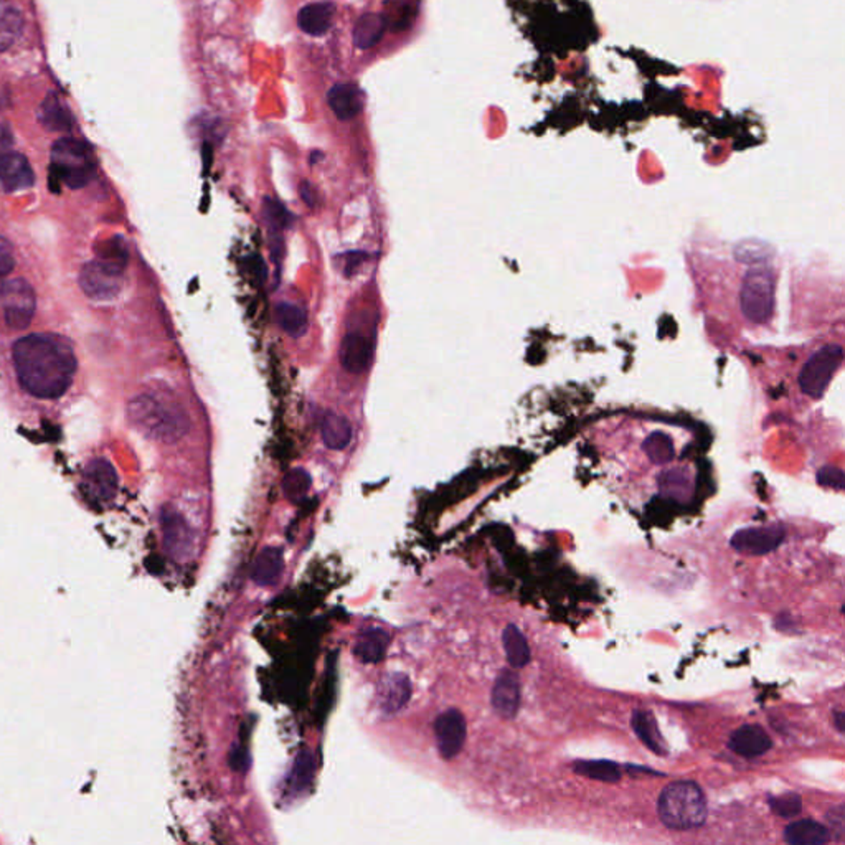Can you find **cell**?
<instances>
[{
	"mask_svg": "<svg viewBox=\"0 0 845 845\" xmlns=\"http://www.w3.org/2000/svg\"><path fill=\"white\" fill-rule=\"evenodd\" d=\"M786 532L781 525L750 527L737 532L732 538V547L739 553L766 555L779 547L785 540Z\"/></svg>",
	"mask_w": 845,
	"mask_h": 845,
	"instance_id": "obj_11",
	"label": "cell"
},
{
	"mask_svg": "<svg viewBox=\"0 0 845 845\" xmlns=\"http://www.w3.org/2000/svg\"><path fill=\"white\" fill-rule=\"evenodd\" d=\"M128 262L98 256L93 262L84 264L80 273V286L84 294L95 301H111L116 298L122 287L124 268Z\"/></svg>",
	"mask_w": 845,
	"mask_h": 845,
	"instance_id": "obj_6",
	"label": "cell"
},
{
	"mask_svg": "<svg viewBox=\"0 0 845 845\" xmlns=\"http://www.w3.org/2000/svg\"><path fill=\"white\" fill-rule=\"evenodd\" d=\"M774 273L766 262H753L739 279V312L747 324H770L774 310Z\"/></svg>",
	"mask_w": 845,
	"mask_h": 845,
	"instance_id": "obj_4",
	"label": "cell"
},
{
	"mask_svg": "<svg viewBox=\"0 0 845 845\" xmlns=\"http://www.w3.org/2000/svg\"><path fill=\"white\" fill-rule=\"evenodd\" d=\"M657 814L669 829H695L707 819V798L697 783L676 781L662 789L657 801Z\"/></svg>",
	"mask_w": 845,
	"mask_h": 845,
	"instance_id": "obj_3",
	"label": "cell"
},
{
	"mask_svg": "<svg viewBox=\"0 0 845 845\" xmlns=\"http://www.w3.org/2000/svg\"><path fill=\"white\" fill-rule=\"evenodd\" d=\"M35 176L27 157L13 149V136L7 124H0V189L7 193L27 191Z\"/></svg>",
	"mask_w": 845,
	"mask_h": 845,
	"instance_id": "obj_8",
	"label": "cell"
},
{
	"mask_svg": "<svg viewBox=\"0 0 845 845\" xmlns=\"http://www.w3.org/2000/svg\"><path fill=\"white\" fill-rule=\"evenodd\" d=\"M492 707L502 718H513L520 708V680L512 670H502L492 687Z\"/></svg>",
	"mask_w": 845,
	"mask_h": 845,
	"instance_id": "obj_14",
	"label": "cell"
},
{
	"mask_svg": "<svg viewBox=\"0 0 845 845\" xmlns=\"http://www.w3.org/2000/svg\"><path fill=\"white\" fill-rule=\"evenodd\" d=\"M372 357H373V344L365 333L360 331H348L342 337L339 360L346 372L352 375H360L367 372L372 364Z\"/></svg>",
	"mask_w": 845,
	"mask_h": 845,
	"instance_id": "obj_13",
	"label": "cell"
},
{
	"mask_svg": "<svg viewBox=\"0 0 845 845\" xmlns=\"http://www.w3.org/2000/svg\"><path fill=\"white\" fill-rule=\"evenodd\" d=\"M327 105L340 121L354 120L364 109V96L354 84H335L327 93Z\"/></svg>",
	"mask_w": 845,
	"mask_h": 845,
	"instance_id": "obj_18",
	"label": "cell"
},
{
	"mask_svg": "<svg viewBox=\"0 0 845 845\" xmlns=\"http://www.w3.org/2000/svg\"><path fill=\"white\" fill-rule=\"evenodd\" d=\"M128 418L134 428L149 440L174 444L191 429L185 408L155 393H141L128 406Z\"/></svg>",
	"mask_w": 845,
	"mask_h": 845,
	"instance_id": "obj_2",
	"label": "cell"
},
{
	"mask_svg": "<svg viewBox=\"0 0 845 845\" xmlns=\"http://www.w3.org/2000/svg\"><path fill=\"white\" fill-rule=\"evenodd\" d=\"M831 839V831L821 822L802 819L791 822L785 831V841L791 845H821Z\"/></svg>",
	"mask_w": 845,
	"mask_h": 845,
	"instance_id": "obj_23",
	"label": "cell"
},
{
	"mask_svg": "<svg viewBox=\"0 0 845 845\" xmlns=\"http://www.w3.org/2000/svg\"><path fill=\"white\" fill-rule=\"evenodd\" d=\"M15 268V253L12 243L0 237V278H5Z\"/></svg>",
	"mask_w": 845,
	"mask_h": 845,
	"instance_id": "obj_35",
	"label": "cell"
},
{
	"mask_svg": "<svg viewBox=\"0 0 845 845\" xmlns=\"http://www.w3.org/2000/svg\"><path fill=\"white\" fill-rule=\"evenodd\" d=\"M411 7L403 0H392L385 5V24L390 25L393 30H403L411 20Z\"/></svg>",
	"mask_w": 845,
	"mask_h": 845,
	"instance_id": "obj_32",
	"label": "cell"
},
{
	"mask_svg": "<svg viewBox=\"0 0 845 845\" xmlns=\"http://www.w3.org/2000/svg\"><path fill=\"white\" fill-rule=\"evenodd\" d=\"M773 741L760 725H743L732 733L728 748L743 758H758L771 750Z\"/></svg>",
	"mask_w": 845,
	"mask_h": 845,
	"instance_id": "obj_15",
	"label": "cell"
},
{
	"mask_svg": "<svg viewBox=\"0 0 845 845\" xmlns=\"http://www.w3.org/2000/svg\"><path fill=\"white\" fill-rule=\"evenodd\" d=\"M467 737V724L465 715L456 708H450L438 715L434 720V739L436 748L442 760H453L463 747Z\"/></svg>",
	"mask_w": 845,
	"mask_h": 845,
	"instance_id": "obj_10",
	"label": "cell"
},
{
	"mask_svg": "<svg viewBox=\"0 0 845 845\" xmlns=\"http://www.w3.org/2000/svg\"><path fill=\"white\" fill-rule=\"evenodd\" d=\"M13 367L25 392L42 400H55L72 387L78 360L70 342L61 335L30 333L15 342Z\"/></svg>",
	"mask_w": 845,
	"mask_h": 845,
	"instance_id": "obj_1",
	"label": "cell"
},
{
	"mask_svg": "<svg viewBox=\"0 0 845 845\" xmlns=\"http://www.w3.org/2000/svg\"><path fill=\"white\" fill-rule=\"evenodd\" d=\"M387 30L385 19L380 13H365L354 27V43L360 50L375 47Z\"/></svg>",
	"mask_w": 845,
	"mask_h": 845,
	"instance_id": "obj_25",
	"label": "cell"
},
{
	"mask_svg": "<svg viewBox=\"0 0 845 845\" xmlns=\"http://www.w3.org/2000/svg\"><path fill=\"white\" fill-rule=\"evenodd\" d=\"M51 167L59 179L70 189H82L95 176V160L83 143L63 137L51 149Z\"/></svg>",
	"mask_w": 845,
	"mask_h": 845,
	"instance_id": "obj_5",
	"label": "cell"
},
{
	"mask_svg": "<svg viewBox=\"0 0 845 845\" xmlns=\"http://www.w3.org/2000/svg\"><path fill=\"white\" fill-rule=\"evenodd\" d=\"M24 27L22 11L11 0H0V53L15 45L24 34Z\"/></svg>",
	"mask_w": 845,
	"mask_h": 845,
	"instance_id": "obj_22",
	"label": "cell"
},
{
	"mask_svg": "<svg viewBox=\"0 0 845 845\" xmlns=\"http://www.w3.org/2000/svg\"><path fill=\"white\" fill-rule=\"evenodd\" d=\"M388 645H390L388 632L379 628H369L358 634L354 654L364 664H377L387 655Z\"/></svg>",
	"mask_w": 845,
	"mask_h": 845,
	"instance_id": "obj_21",
	"label": "cell"
},
{
	"mask_svg": "<svg viewBox=\"0 0 845 845\" xmlns=\"http://www.w3.org/2000/svg\"><path fill=\"white\" fill-rule=\"evenodd\" d=\"M314 770H316V764L309 751L299 753L289 774V785L293 787V791L308 789L314 778Z\"/></svg>",
	"mask_w": 845,
	"mask_h": 845,
	"instance_id": "obj_30",
	"label": "cell"
},
{
	"mask_svg": "<svg viewBox=\"0 0 845 845\" xmlns=\"http://www.w3.org/2000/svg\"><path fill=\"white\" fill-rule=\"evenodd\" d=\"M770 808L776 816L783 819H793L802 810V801L796 793H787L783 796L770 798Z\"/></svg>",
	"mask_w": 845,
	"mask_h": 845,
	"instance_id": "obj_33",
	"label": "cell"
},
{
	"mask_svg": "<svg viewBox=\"0 0 845 845\" xmlns=\"http://www.w3.org/2000/svg\"><path fill=\"white\" fill-rule=\"evenodd\" d=\"M262 212H264V218L268 220V223L274 230H283V228L289 227V223L293 222V215L289 214L286 207L283 203L274 200V199L264 200Z\"/></svg>",
	"mask_w": 845,
	"mask_h": 845,
	"instance_id": "obj_34",
	"label": "cell"
},
{
	"mask_svg": "<svg viewBox=\"0 0 845 845\" xmlns=\"http://www.w3.org/2000/svg\"><path fill=\"white\" fill-rule=\"evenodd\" d=\"M283 570H285L283 552L278 547L262 548L253 563L251 580L262 588L273 586L281 578Z\"/></svg>",
	"mask_w": 845,
	"mask_h": 845,
	"instance_id": "obj_19",
	"label": "cell"
},
{
	"mask_svg": "<svg viewBox=\"0 0 845 845\" xmlns=\"http://www.w3.org/2000/svg\"><path fill=\"white\" fill-rule=\"evenodd\" d=\"M310 476L304 469H293L283 479V492L291 502H299L308 496Z\"/></svg>",
	"mask_w": 845,
	"mask_h": 845,
	"instance_id": "obj_31",
	"label": "cell"
},
{
	"mask_svg": "<svg viewBox=\"0 0 845 845\" xmlns=\"http://www.w3.org/2000/svg\"><path fill=\"white\" fill-rule=\"evenodd\" d=\"M818 482L822 484V486H829V488L842 490V489H844V474H842V471H839V469L825 467V469H822L821 473L818 474Z\"/></svg>",
	"mask_w": 845,
	"mask_h": 845,
	"instance_id": "obj_36",
	"label": "cell"
},
{
	"mask_svg": "<svg viewBox=\"0 0 845 845\" xmlns=\"http://www.w3.org/2000/svg\"><path fill=\"white\" fill-rule=\"evenodd\" d=\"M632 730L636 735L643 741L644 745L651 751H654L659 756H666V741L662 739L659 726L655 722L654 715L645 710H636L632 714Z\"/></svg>",
	"mask_w": 845,
	"mask_h": 845,
	"instance_id": "obj_24",
	"label": "cell"
},
{
	"mask_svg": "<svg viewBox=\"0 0 845 845\" xmlns=\"http://www.w3.org/2000/svg\"><path fill=\"white\" fill-rule=\"evenodd\" d=\"M842 347L839 344L822 346L810 356L799 373L801 390L810 398L822 396L827 385L833 380L835 372L842 365Z\"/></svg>",
	"mask_w": 845,
	"mask_h": 845,
	"instance_id": "obj_7",
	"label": "cell"
},
{
	"mask_svg": "<svg viewBox=\"0 0 845 845\" xmlns=\"http://www.w3.org/2000/svg\"><path fill=\"white\" fill-rule=\"evenodd\" d=\"M502 644H504V651L507 655V661L513 669H522L530 662L528 644H527V639H525L522 631L515 624H509L504 630Z\"/></svg>",
	"mask_w": 845,
	"mask_h": 845,
	"instance_id": "obj_27",
	"label": "cell"
},
{
	"mask_svg": "<svg viewBox=\"0 0 845 845\" xmlns=\"http://www.w3.org/2000/svg\"><path fill=\"white\" fill-rule=\"evenodd\" d=\"M83 494L91 502L113 499L118 490V476L114 467L106 459H95L86 466L83 473Z\"/></svg>",
	"mask_w": 845,
	"mask_h": 845,
	"instance_id": "obj_12",
	"label": "cell"
},
{
	"mask_svg": "<svg viewBox=\"0 0 845 845\" xmlns=\"http://www.w3.org/2000/svg\"><path fill=\"white\" fill-rule=\"evenodd\" d=\"M335 15V7L331 2H314L301 9L298 24L304 34L321 36L331 30Z\"/></svg>",
	"mask_w": 845,
	"mask_h": 845,
	"instance_id": "obj_20",
	"label": "cell"
},
{
	"mask_svg": "<svg viewBox=\"0 0 845 845\" xmlns=\"http://www.w3.org/2000/svg\"><path fill=\"white\" fill-rule=\"evenodd\" d=\"M844 716L845 714L842 710H837V712L833 714V722H835V728H837L839 733H844Z\"/></svg>",
	"mask_w": 845,
	"mask_h": 845,
	"instance_id": "obj_39",
	"label": "cell"
},
{
	"mask_svg": "<svg viewBox=\"0 0 845 845\" xmlns=\"http://www.w3.org/2000/svg\"><path fill=\"white\" fill-rule=\"evenodd\" d=\"M321 440L333 451H344L354 440V426L344 415L325 411L319 425Z\"/></svg>",
	"mask_w": 845,
	"mask_h": 845,
	"instance_id": "obj_17",
	"label": "cell"
},
{
	"mask_svg": "<svg viewBox=\"0 0 845 845\" xmlns=\"http://www.w3.org/2000/svg\"><path fill=\"white\" fill-rule=\"evenodd\" d=\"M575 773L591 778L596 781L616 783L621 779V770L618 764L606 760H590V762H576L573 764Z\"/></svg>",
	"mask_w": 845,
	"mask_h": 845,
	"instance_id": "obj_28",
	"label": "cell"
},
{
	"mask_svg": "<svg viewBox=\"0 0 845 845\" xmlns=\"http://www.w3.org/2000/svg\"><path fill=\"white\" fill-rule=\"evenodd\" d=\"M301 195H302L304 202L308 203L309 207L316 205V191H314V187L309 185V184L304 182V184L301 185Z\"/></svg>",
	"mask_w": 845,
	"mask_h": 845,
	"instance_id": "obj_38",
	"label": "cell"
},
{
	"mask_svg": "<svg viewBox=\"0 0 845 845\" xmlns=\"http://www.w3.org/2000/svg\"><path fill=\"white\" fill-rule=\"evenodd\" d=\"M410 699H411V682L405 674L395 672L387 676L381 682L379 703L383 714H398L402 708H405Z\"/></svg>",
	"mask_w": 845,
	"mask_h": 845,
	"instance_id": "obj_16",
	"label": "cell"
},
{
	"mask_svg": "<svg viewBox=\"0 0 845 845\" xmlns=\"http://www.w3.org/2000/svg\"><path fill=\"white\" fill-rule=\"evenodd\" d=\"M827 822L833 833H837L839 837L844 835L845 810L844 804H839L827 812Z\"/></svg>",
	"mask_w": 845,
	"mask_h": 845,
	"instance_id": "obj_37",
	"label": "cell"
},
{
	"mask_svg": "<svg viewBox=\"0 0 845 845\" xmlns=\"http://www.w3.org/2000/svg\"><path fill=\"white\" fill-rule=\"evenodd\" d=\"M40 121L50 131H68L70 129V116L65 111V107L61 106L60 101L53 95L48 96L45 103L42 105Z\"/></svg>",
	"mask_w": 845,
	"mask_h": 845,
	"instance_id": "obj_29",
	"label": "cell"
},
{
	"mask_svg": "<svg viewBox=\"0 0 845 845\" xmlns=\"http://www.w3.org/2000/svg\"><path fill=\"white\" fill-rule=\"evenodd\" d=\"M276 322L281 331L291 337H302L308 331V314L298 304L279 302L274 310Z\"/></svg>",
	"mask_w": 845,
	"mask_h": 845,
	"instance_id": "obj_26",
	"label": "cell"
},
{
	"mask_svg": "<svg viewBox=\"0 0 845 845\" xmlns=\"http://www.w3.org/2000/svg\"><path fill=\"white\" fill-rule=\"evenodd\" d=\"M0 302L5 322L13 331H24L35 316V291L28 281L15 278L0 287Z\"/></svg>",
	"mask_w": 845,
	"mask_h": 845,
	"instance_id": "obj_9",
	"label": "cell"
}]
</instances>
